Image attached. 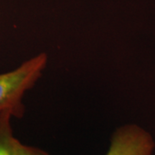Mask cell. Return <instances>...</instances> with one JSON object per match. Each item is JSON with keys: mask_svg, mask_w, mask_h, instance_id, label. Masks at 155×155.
Returning a JSON list of instances; mask_svg holds the SVG:
<instances>
[{"mask_svg": "<svg viewBox=\"0 0 155 155\" xmlns=\"http://www.w3.org/2000/svg\"><path fill=\"white\" fill-rule=\"evenodd\" d=\"M10 111L0 113V155H13L18 139L14 136Z\"/></svg>", "mask_w": 155, "mask_h": 155, "instance_id": "3957f363", "label": "cell"}, {"mask_svg": "<svg viewBox=\"0 0 155 155\" xmlns=\"http://www.w3.org/2000/svg\"><path fill=\"white\" fill-rule=\"evenodd\" d=\"M48 61L47 54L41 53L22 62L17 68L0 73V113L10 111L15 118L24 116L22 98L41 78Z\"/></svg>", "mask_w": 155, "mask_h": 155, "instance_id": "6da1fadb", "label": "cell"}, {"mask_svg": "<svg viewBox=\"0 0 155 155\" xmlns=\"http://www.w3.org/2000/svg\"><path fill=\"white\" fill-rule=\"evenodd\" d=\"M155 143L152 135L135 124L118 127L111 136L105 155H153Z\"/></svg>", "mask_w": 155, "mask_h": 155, "instance_id": "7a4b0ae2", "label": "cell"}, {"mask_svg": "<svg viewBox=\"0 0 155 155\" xmlns=\"http://www.w3.org/2000/svg\"><path fill=\"white\" fill-rule=\"evenodd\" d=\"M13 155H52L44 150L32 146L22 144L18 140L14 149Z\"/></svg>", "mask_w": 155, "mask_h": 155, "instance_id": "277c9868", "label": "cell"}]
</instances>
